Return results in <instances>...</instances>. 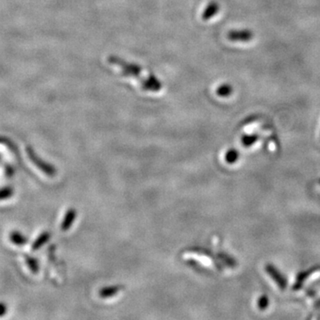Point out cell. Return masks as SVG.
Here are the masks:
<instances>
[{
	"mask_svg": "<svg viewBox=\"0 0 320 320\" xmlns=\"http://www.w3.org/2000/svg\"><path fill=\"white\" fill-rule=\"evenodd\" d=\"M7 307L5 303H0V317H3L7 313Z\"/></svg>",
	"mask_w": 320,
	"mask_h": 320,
	"instance_id": "17",
	"label": "cell"
},
{
	"mask_svg": "<svg viewBox=\"0 0 320 320\" xmlns=\"http://www.w3.org/2000/svg\"><path fill=\"white\" fill-rule=\"evenodd\" d=\"M265 270L266 272L268 273L269 276L271 277V279L277 283V285L279 286L280 289H286V286H287V281L274 266L271 265V264H267L265 267Z\"/></svg>",
	"mask_w": 320,
	"mask_h": 320,
	"instance_id": "4",
	"label": "cell"
},
{
	"mask_svg": "<svg viewBox=\"0 0 320 320\" xmlns=\"http://www.w3.org/2000/svg\"><path fill=\"white\" fill-rule=\"evenodd\" d=\"M259 140V136L256 134H246L241 138V143L245 147H250L254 145L255 143Z\"/></svg>",
	"mask_w": 320,
	"mask_h": 320,
	"instance_id": "13",
	"label": "cell"
},
{
	"mask_svg": "<svg viewBox=\"0 0 320 320\" xmlns=\"http://www.w3.org/2000/svg\"><path fill=\"white\" fill-rule=\"evenodd\" d=\"M268 306H269V298L267 295H262L258 300V307L260 310H266Z\"/></svg>",
	"mask_w": 320,
	"mask_h": 320,
	"instance_id": "15",
	"label": "cell"
},
{
	"mask_svg": "<svg viewBox=\"0 0 320 320\" xmlns=\"http://www.w3.org/2000/svg\"><path fill=\"white\" fill-rule=\"evenodd\" d=\"M316 269H317L316 268H312V269H309V270H305V271L299 273L298 276H297L296 281H295L294 286H293V289H300L302 286H303V282H304L311 274H313V273L316 271Z\"/></svg>",
	"mask_w": 320,
	"mask_h": 320,
	"instance_id": "7",
	"label": "cell"
},
{
	"mask_svg": "<svg viewBox=\"0 0 320 320\" xmlns=\"http://www.w3.org/2000/svg\"><path fill=\"white\" fill-rule=\"evenodd\" d=\"M233 90H234V88H233V86L231 84L224 83V84H221V85H219L218 87H217V89H216V95L220 96V97H222V98H226V97L232 96V94H233Z\"/></svg>",
	"mask_w": 320,
	"mask_h": 320,
	"instance_id": "9",
	"label": "cell"
},
{
	"mask_svg": "<svg viewBox=\"0 0 320 320\" xmlns=\"http://www.w3.org/2000/svg\"><path fill=\"white\" fill-rule=\"evenodd\" d=\"M14 194L13 188L6 187L0 190V200H4L6 198H10Z\"/></svg>",
	"mask_w": 320,
	"mask_h": 320,
	"instance_id": "14",
	"label": "cell"
},
{
	"mask_svg": "<svg viewBox=\"0 0 320 320\" xmlns=\"http://www.w3.org/2000/svg\"><path fill=\"white\" fill-rule=\"evenodd\" d=\"M28 265L30 267V269H31V271L33 273H37L38 271V262L35 259L32 258H29L27 260Z\"/></svg>",
	"mask_w": 320,
	"mask_h": 320,
	"instance_id": "16",
	"label": "cell"
},
{
	"mask_svg": "<svg viewBox=\"0 0 320 320\" xmlns=\"http://www.w3.org/2000/svg\"><path fill=\"white\" fill-rule=\"evenodd\" d=\"M255 34L250 30H233L228 31L227 38L232 42H249L252 40Z\"/></svg>",
	"mask_w": 320,
	"mask_h": 320,
	"instance_id": "3",
	"label": "cell"
},
{
	"mask_svg": "<svg viewBox=\"0 0 320 320\" xmlns=\"http://www.w3.org/2000/svg\"><path fill=\"white\" fill-rule=\"evenodd\" d=\"M11 241L14 243V245H24L27 243V239L24 237L20 232H13L10 234Z\"/></svg>",
	"mask_w": 320,
	"mask_h": 320,
	"instance_id": "11",
	"label": "cell"
},
{
	"mask_svg": "<svg viewBox=\"0 0 320 320\" xmlns=\"http://www.w3.org/2000/svg\"><path fill=\"white\" fill-rule=\"evenodd\" d=\"M122 288V286H107L100 291L99 295L102 298H109L120 293Z\"/></svg>",
	"mask_w": 320,
	"mask_h": 320,
	"instance_id": "8",
	"label": "cell"
},
{
	"mask_svg": "<svg viewBox=\"0 0 320 320\" xmlns=\"http://www.w3.org/2000/svg\"><path fill=\"white\" fill-rule=\"evenodd\" d=\"M220 11V5L216 1H211L208 3V6L204 7V11L202 13V20H208L215 17Z\"/></svg>",
	"mask_w": 320,
	"mask_h": 320,
	"instance_id": "5",
	"label": "cell"
},
{
	"mask_svg": "<svg viewBox=\"0 0 320 320\" xmlns=\"http://www.w3.org/2000/svg\"><path fill=\"white\" fill-rule=\"evenodd\" d=\"M108 61L109 64L115 65L120 68L124 77L136 79L144 91L155 93L162 89V83L159 79L153 73L145 71L140 65L125 61L116 55L109 56Z\"/></svg>",
	"mask_w": 320,
	"mask_h": 320,
	"instance_id": "1",
	"label": "cell"
},
{
	"mask_svg": "<svg viewBox=\"0 0 320 320\" xmlns=\"http://www.w3.org/2000/svg\"><path fill=\"white\" fill-rule=\"evenodd\" d=\"M76 217H77V211H76L75 209L72 208V209L68 210L61 225V231L62 232L68 231L72 227V224L74 223Z\"/></svg>",
	"mask_w": 320,
	"mask_h": 320,
	"instance_id": "6",
	"label": "cell"
},
{
	"mask_svg": "<svg viewBox=\"0 0 320 320\" xmlns=\"http://www.w3.org/2000/svg\"><path fill=\"white\" fill-rule=\"evenodd\" d=\"M27 152L29 154V157L31 158V161L34 163L35 166H37L43 173L48 175V176H54L56 174V170L55 167L49 165V164L44 162V160L41 159L40 157H38V155L35 153L31 148H28Z\"/></svg>",
	"mask_w": 320,
	"mask_h": 320,
	"instance_id": "2",
	"label": "cell"
},
{
	"mask_svg": "<svg viewBox=\"0 0 320 320\" xmlns=\"http://www.w3.org/2000/svg\"><path fill=\"white\" fill-rule=\"evenodd\" d=\"M239 153L238 150H235V149H231V150H228L226 154H225V160H226V162L228 164L235 163L239 159Z\"/></svg>",
	"mask_w": 320,
	"mask_h": 320,
	"instance_id": "12",
	"label": "cell"
},
{
	"mask_svg": "<svg viewBox=\"0 0 320 320\" xmlns=\"http://www.w3.org/2000/svg\"><path fill=\"white\" fill-rule=\"evenodd\" d=\"M50 233H48V232H44V233H42L39 237H38V239L35 240L34 243H33V245H32V249L33 250H38V249L40 248L41 246H43V245L48 241V239H50Z\"/></svg>",
	"mask_w": 320,
	"mask_h": 320,
	"instance_id": "10",
	"label": "cell"
},
{
	"mask_svg": "<svg viewBox=\"0 0 320 320\" xmlns=\"http://www.w3.org/2000/svg\"><path fill=\"white\" fill-rule=\"evenodd\" d=\"M315 307L320 308V300L317 301V303H315Z\"/></svg>",
	"mask_w": 320,
	"mask_h": 320,
	"instance_id": "18",
	"label": "cell"
}]
</instances>
